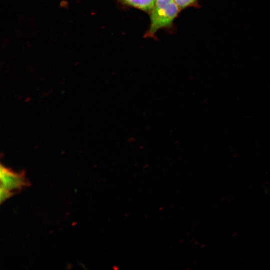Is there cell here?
Returning a JSON list of instances; mask_svg holds the SVG:
<instances>
[{
    "label": "cell",
    "mask_w": 270,
    "mask_h": 270,
    "mask_svg": "<svg viewBox=\"0 0 270 270\" xmlns=\"http://www.w3.org/2000/svg\"><path fill=\"white\" fill-rule=\"evenodd\" d=\"M180 10L175 0H156L149 14L150 23L144 37L156 38L159 30L172 29Z\"/></svg>",
    "instance_id": "6da1fadb"
},
{
    "label": "cell",
    "mask_w": 270,
    "mask_h": 270,
    "mask_svg": "<svg viewBox=\"0 0 270 270\" xmlns=\"http://www.w3.org/2000/svg\"><path fill=\"white\" fill-rule=\"evenodd\" d=\"M0 202L10 198L16 191L28 186V182L23 174H17L5 166H0Z\"/></svg>",
    "instance_id": "7a4b0ae2"
},
{
    "label": "cell",
    "mask_w": 270,
    "mask_h": 270,
    "mask_svg": "<svg viewBox=\"0 0 270 270\" xmlns=\"http://www.w3.org/2000/svg\"><path fill=\"white\" fill-rule=\"evenodd\" d=\"M156 0H116L122 6L134 8L150 14Z\"/></svg>",
    "instance_id": "3957f363"
},
{
    "label": "cell",
    "mask_w": 270,
    "mask_h": 270,
    "mask_svg": "<svg viewBox=\"0 0 270 270\" xmlns=\"http://www.w3.org/2000/svg\"><path fill=\"white\" fill-rule=\"evenodd\" d=\"M200 0H175L180 10H183L188 8H199Z\"/></svg>",
    "instance_id": "277c9868"
}]
</instances>
